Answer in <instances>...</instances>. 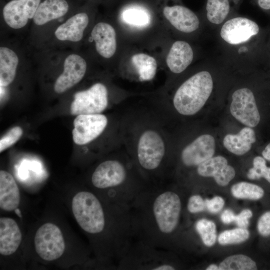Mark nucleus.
<instances>
[{"label":"nucleus","mask_w":270,"mask_h":270,"mask_svg":"<svg viewBox=\"0 0 270 270\" xmlns=\"http://www.w3.org/2000/svg\"><path fill=\"white\" fill-rule=\"evenodd\" d=\"M135 239L169 250L182 209L180 195L171 188L148 186L130 206Z\"/></svg>","instance_id":"nucleus-1"},{"label":"nucleus","mask_w":270,"mask_h":270,"mask_svg":"<svg viewBox=\"0 0 270 270\" xmlns=\"http://www.w3.org/2000/svg\"><path fill=\"white\" fill-rule=\"evenodd\" d=\"M219 60L234 68H270L268 28L249 18L234 14L218 28Z\"/></svg>","instance_id":"nucleus-2"},{"label":"nucleus","mask_w":270,"mask_h":270,"mask_svg":"<svg viewBox=\"0 0 270 270\" xmlns=\"http://www.w3.org/2000/svg\"><path fill=\"white\" fill-rule=\"evenodd\" d=\"M74 217L86 232L98 238L106 234L112 250L126 246L133 236L132 218L130 207L109 202L106 206L94 194L78 192L72 200Z\"/></svg>","instance_id":"nucleus-3"},{"label":"nucleus","mask_w":270,"mask_h":270,"mask_svg":"<svg viewBox=\"0 0 270 270\" xmlns=\"http://www.w3.org/2000/svg\"><path fill=\"white\" fill-rule=\"evenodd\" d=\"M91 182L94 188L104 192L108 201L130 207L147 186L132 180L126 165L116 160L100 164L92 174Z\"/></svg>","instance_id":"nucleus-4"},{"label":"nucleus","mask_w":270,"mask_h":270,"mask_svg":"<svg viewBox=\"0 0 270 270\" xmlns=\"http://www.w3.org/2000/svg\"><path fill=\"white\" fill-rule=\"evenodd\" d=\"M214 87L212 72L204 70L193 74L176 90L173 99L180 114L192 116L199 112L210 96Z\"/></svg>","instance_id":"nucleus-5"},{"label":"nucleus","mask_w":270,"mask_h":270,"mask_svg":"<svg viewBox=\"0 0 270 270\" xmlns=\"http://www.w3.org/2000/svg\"><path fill=\"white\" fill-rule=\"evenodd\" d=\"M168 250L134 239L118 264L122 270H174Z\"/></svg>","instance_id":"nucleus-6"},{"label":"nucleus","mask_w":270,"mask_h":270,"mask_svg":"<svg viewBox=\"0 0 270 270\" xmlns=\"http://www.w3.org/2000/svg\"><path fill=\"white\" fill-rule=\"evenodd\" d=\"M232 115L246 126H258L262 116L254 90L244 86L236 90L232 95L230 104Z\"/></svg>","instance_id":"nucleus-7"},{"label":"nucleus","mask_w":270,"mask_h":270,"mask_svg":"<svg viewBox=\"0 0 270 270\" xmlns=\"http://www.w3.org/2000/svg\"><path fill=\"white\" fill-rule=\"evenodd\" d=\"M34 244L37 254L46 261L58 258L65 250V242L60 229L51 222L46 223L38 228Z\"/></svg>","instance_id":"nucleus-8"},{"label":"nucleus","mask_w":270,"mask_h":270,"mask_svg":"<svg viewBox=\"0 0 270 270\" xmlns=\"http://www.w3.org/2000/svg\"><path fill=\"white\" fill-rule=\"evenodd\" d=\"M164 154V144L160 135L152 130L144 132L138 146L137 158L140 167L146 172H154L162 165Z\"/></svg>","instance_id":"nucleus-9"},{"label":"nucleus","mask_w":270,"mask_h":270,"mask_svg":"<svg viewBox=\"0 0 270 270\" xmlns=\"http://www.w3.org/2000/svg\"><path fill=\"white\" fill-rule=\"evenodd\" d=\"M108 104L106 88L101 83H96L89 88L74 94L70 112L77 116L100 114L106 108Z\"/></svg>","instance_id":"nucleus-10"},{"label":"nucleus","mask_w":270,"mask_h":270,"mask_svg":"<svg viewBox=\"0 0 270 270\" xmlns=\"http://www.w3.org/2000/svg\"><path fill=\"white\" fill-rule=\"evenodd\" d=\"M108 124L106 117L100 114L78 115L74 120L72 138L78 145H84L98 138Z\"/></svg>","instance_id":"nucleus-11"},{"label":"nucleus","mask_w":270,"mask_h":270,"mask_svg":"<svg viewBox=\"0 0 270 270\" xmlns=\"http://www.w3.org/2000/svg\"><path fill=\"white\" fill-rule=\"evenodd\" d=\"M215 148L214 138L209 134H202L183 149L181 160L187 167L198 166L213 156Z\"/></svg>","instance_id":"nucleus-12"},{"label":"nucleus","mask_w":270,"mask_h":270,"mask_svg":"<svg viewBox=\"0 0 270 270\" xmlns=\"http://www.w3.org/2000/svg\"><path fill=\"white\" fill-rule=\"evenodd\" d=\"M40 0H12L4 6L2 15L6 24L14 29L24 26L33 18Z\"/></svg>","instance_id":"nucleus-13"},{"label":"nucleus","mask_w":270,"mask_h":270,"mask_svg":"<svg viewBox=\"0 0 270 270\" xmlns=\"http://www.w3.org/2000/svg\"><path fill=\"white\" fill-rule=\"evenodd\" d=\"M86 70V63L82 56L76 54L68 56L64 62L63 72L54 84L55 92L62 94L73 87L82 79Z\"/></svg>","instance_id":"nucleus-14"},{"label":"nucleus","mask_w":270,"mask_h":270,"mask_svg":"<svg viewBox=\"0 0 270 270\" xmlns=\"http://www.w3.org/2000/svg\"><path fill=\"white\" fill-rule=\"evenodd\" d=\"M198 174L203 177H212L220 186H226L234 178V168L228 164L227 160L218 156L212 157L198 166Z\"/></svg>","instance_id":"nucleus-15"},{"label":"nucleus","mask_w":270,"mask_h":270,"mask_svg":"<svg viewBox=\"0 0 270 270\" xmlns=\"http://www.w3.org/2000/svg\"><path fill=\"white\" fill-rule=\"evenodd\" d=\"M163 14L170 24L178 31L190 34L198 30L200 22L197 15L190 8L181 5L166 6Z\"/></svg>","instance_id":"nucleus-16"},{"label":"nucleus","mask_w":270,"mask_h":270,"mask_svg":"<svg viewBox=\"0 0 270 270\" xmlns=\"http://www.w3.org/2000/svg\"><path fill=\"white\" fill-rule=\"evenodd\" d=\"M243 0H206L205 14L206 22L218 28L226 20L236 14Z\"/></svg>","instance_id":"nucleus-17"},{"label":"nucleus","mask_w":270,"mask_h":270,"mask_svg":"<svg viewBox=\"0 0 270 270\" xmlns=\"http://www.w3.org/2000/svg\"><path fill=\"white\" fill-rule=\"evenodd\" d=\"M91 36L97 52L102 56L108 58L114 55L116 49V34L111 25L104 22L97 24L92 31Z\"/></svg>","instance_id":"nucleus-18"},{"label":"nucleus","mask_w":270,"mask_h":270,"mask_svg":"<svg viewBox=\"0 0 270 270\" xmlns=\"http://www.w3.org/2000/svg\"><path fill=\"white\" fill-rule=\"evenodd\" d=\"M22 238L20 230L14 219L0 218V253L2 256L14 254L20 246Z\"/></svg>","instance_id":"nucleus-19"},{"label":"nucleus","mask_w":270,"mask_h":270,"mask_svg":"<svg viewBox=\"0 0 270 270\" xmlns=\"http://www.w3.org/2000/svg\"><path fill=\"white\" fill-rule=\"evenodd\" d=\"M194 52L192 46L184 40L174 42L167 55L166 64L174 74H180L192 64Z\"/></svg>","instance_id":"nucleus-20"},{"label":"nucleus","mask_w":270,"mask_h":270,"mask_svg":"<svg viewBox=\"0 0 270 270\" xmlns=\"http://www.w3.org/2000/svg\"><path fill=\"white\" fill-rule=\"evenodd\" d=\"M89 22L88 14L80 12L72 16L56 30L54 35L60 40L72 42L80 41Z\"/></svg>","instance_id":"nucleus-21"},{"label":"nucleus","mask_w":270,"mask_h":270,"mask_svg":"<svg viewBox=\"0 0 270 270\" xmlns=\"http://www.w3.org/2000/svg\"><path fill=\"white\" fill-rule=\"evenodd\" d=\"M18 187L12 175L8 172L0 171V208L5 211H13L20 202Z\"/></svg>","instance_id":"nucleus-22"},{"label":"nucleus","mask_w":270,"mask_h":270,"mask_svg":"<svg viewBox=\"0 0 270 270\" xmlns=\"http://www.w3.org/2000/svg\"><path fill=\"white\" fill-rule=\"evenodd\" d=\"M256 142L254 130L250 127L242 128L236 134H228L223 139V144L230 152L242 156L248 152Z\"/></svg>","instance_id":"nucleus-23"},{"label":"nucleus","mask_w":270,"mask_h":270,"mask_svg":"<svg viewBox=\"0 0 270 270\" xmlns=\"http://www.w3.org/2000/svg\"><path fill=\"white\" fill-rule=\"evenodd\" d=\"M69 8L66 0H44L38 6L33 18L38 26L44 25L66 14Z\"/></svg>","instance_id":"nucleus-24"},{"label":"nucleus","mask_w":270,"mask_h":270,"mask_svg":"<svg viewBox=\"0 0 270 270\" xmlns=\"http://www.w3.org/2000/svg\"><path fill=\"white\" fill-rule=\"evenodd\" d=\"M18 64V58L12 50L0 48V85L5 87L14 80Z\"/></svg>","instance_id":"nucleus-25"},{"label":"nucleus","mask_w":270,"mask_h":270,"mask_svg":"<svg viewBox=\"0 0 270 270\" xmlns=\"http://www.w3.org/2000/svg\"><path fill=\"white\" fill-rule=\"evenodd\" d=\"M131 60L136 69L140 81L150 80L154 77L157 69V63L154 58L141 53L134 54Z\"/></svg>","instance_id":"nucleus-26"},{"label":"nucleus","mask_w":270,"mask_h":270,"mask_svg":"<svg viewBox=\"0 0 270 270\" xmlns=\"http://www.w3.org/2000/svg\"><path fill=\"white\" fill-rule=\"evenodd\" d=\"M232 196L237 198L258 200L265 194L264 189L254 184L242 182L234 184L231 188Z\"/></svg>","instance_id":"nucleus-27"},{"label":"nucleus","mask_w":270,"mask_h":270,"mask_svg":"<svg viewBox=\"0 0 270 270\" xmlns=\"http://www.w3.org/2000/svg\"><path fill=\"white\" fill-rule=\"evenodd\" d=\"M122 18L124 23L138 28L146 27L151 22L149 12L146 10L138 6L125 9L122 12Z\"/></svg>","instance_id":"nucleus-28"},{"label":"nucleus","mask_w":270,"mask_h":270,"mask_svg":"<svg viewBox=\"0 0 270 270\" xmlns=\"http://www.w3.org/2000/svg\"><path fill=\"white\" fill-rule=\"evenodd\" d=\"M219 270H255L256 262L244 254H235L226 258L219 264Z\"/></svg>","instance_id":"nucleus-29"},{"label":"nucleus","mask_w":270,"mask_h":270,"mask_svg":"<svg viewBox=\"0 0 270 270\" xmlns=\"http://www.w3.org/2000/svg\"><path fill=\"white\" fill-rule=\"evenodd\" d=\"M194 228L205 246H212L214 245L216 240V230L213 222L204 218L200 219L195 223Z\"/></svg>","instance_id":"nucleus-30"},{"label":"nucleus","mask_w":270,"mask_h":270,"mask_svg":"<svg viewBox=\"0 0 270 270\" xmlns=\"http://www.w3.org/2000/svg\"><path fill=\"white\" fill-rule=\"evenodd\" d=\"M247 176L250 180H264L270 184V166L262 156H255L252 160V167L249 169Z\"/></svg>","instance_id":"nucleus-31"},{"label":"nucleus","mask_w":270,"mask_h":270,"mask_svg":"<svg viewBox=\"0 0 270 270\" xmlns=\"http://www.w3.org/2000/svg\"><path fill=\"white\" fill-rule=\"evenodd\" d=\"M249 236L250 232L246 228L239 227L221 232L218 236V242L221 245L237 244L246 241Z\"/></svg>","instance_id":"nucleus-32"},{"label":"nucleus","mask_w":270,"mask_h":270,"mask_svg":"<svg viewBox=\"0 0 270 270\" xmlns=\"http://www.w3.org/2000/svg\"><path fill=\"white\" fill-rule=\"evenodd\" d=\"M23 134L22 128L18 126L12 128L0 140V152L10 148L19 140Z\"/></svg>","instance_id":"nucleus-33"},{"label":"nucleus","mask_w":270,"mask_h":270,"mask_svg":"<svg viewBox=\"0 0 270 270\" xmlns=\"http://www.w3.org/2000/svg\"><path fill=\"white\" fill-rule=\"evenodd\" d=\"M257 230L262 238H270V210L265 212L260 216L257 222Z\"/></svg>","instance_id":"nucleus-34"},{"label":"nucleus","mask_w":270,"mask_h":270,"mask_svg":"<svg viewBox=\"0 0 270 270\" xmlns=\"http://www.w3.org/2000/svg\"><path fill=\"white\" fill-rule=\"evenodd\" d=\"M206 208L205 201L200 195H192L188 200L186 208L190 214L202 212L205 210Z\"/></svg>","instance_id":"nucleus-35"},{"label":"nucleus","mask_w":270,"mask_h":270,"mask_svg":"<svg viewBox=\"0 0 270 270\" xmlns=\"http://www.w3.org/2000/svg\"><path fill=\"white\" fill-rule=\"evenodd\" d=\"M205 204L209 212L216 214L222 210L224 205V201L222 197L216 196L211 199H206Z\"/></svg>","instance_id":"nucleus-36"},{"label":"nucleus","mask_w":270,"mask_h":270,"mask_svg":"<svg viewBox=\"0 0 270 270\" xmlns=\"http://www.w3.org/2000/svg\"><path fill=\"white\" fill-rule=\"evenodd\" d=\"M252 216V212L250 210L244 209L236 215L234 222L238 227L246 228L249 225V220Z\"/></svg>","instance_id":"nucleus-37"},{"label":"nucleus","mask_w":270,"mask_h":270,"mask_svg":"<svg viewBox=\"0 0 270 270\" xmlns=\"http://www.w3.org/2000/svg\"><path fill=\"white\" fill-rule=\"evenodd\" d=\"M236 215L230 209L225 210L221 214L220 219L224 224H229L234 222Z\"/></svg>","instance_id":"nucleus-38"},{"label":"nucleus","mask_w":270,"mask_h":270,"mask_svg":"<svg viewBox=\"0 0 270 270\" xmlns=\"http://www.w3.org/2000/svg\"><path fill=\"white\" fill-rule=\"evenodd\" d=\"M262 10L270 14V0H252Z\"/></svg>","instance_id":"nucleus-39"},{"label":"nucleus","mask_w":270,"mask_h":270,"mask_svg":"<svg viewBox=\"0 0 270 270\" xmlns=\"http://www.w3.org/2000/svg\"><path fill=\"white\" fill-rule=\"evenodd\" d=\"M261 155L267 162H270V142L264 148L261 152Z\"/></svg>","instance_id":"nucleus-40"},{"label":"nucleus","mask_w":270,"mask_h":270,"mask_svg":"<svg viewBox=\"0 0 270 270\" xmlns=\"http://www.w3.org/2000/svg\"><path fill=\"white\" fill-rule=\"evenodd\" d=\"M206 270H219V267L215 264H212L208 266Z\"/></svg>","instance_id":"nucleus-41"},{"label":"nucleus","mask_w":270,"mask_h":270,"mask_svg":"<svg viewBox=\"0 0 270 270\" xmlns=\"http://www.w3.org/2000/svg\"><path fill=\"white\" fill-rule=\"evenodd\" d=\"M268 50H269L270 58V27L268 28Z\"/></svg>","instance_id":"nucleus-42"}]
</instances>
